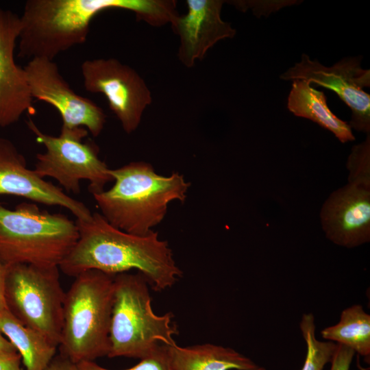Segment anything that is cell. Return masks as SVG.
<instances>
[{"label":"cell","mask_w":370,"mask_h":370,"mask_svg":"<svg viewBox=\"0 0 370 370\" xmlns=\"http://www.w3.org/2000/svg\"><path fill=\"white\" fill-rule=\"evenodd\" d=\"M287 108L295 116L309 119L331 132L341 143L355 140L349 124L330 109L325 93L304 80L293 81Z\"/></svg>","instance_id":"17"},{"label":"cell","mask_w":370,"mask_h":370,"mask_svg":"<svg viewBox=\"0 0 370 370\" xmlns=\"http://www.w3.org/2000/svg\"><path fill=\"white\" fill-rule=\"evenodd\" d=\"M33 99L44 101L59 112L63 127H84L96 137L102 132L106 116L88 98L77 94L51 60L34 58L23 67Z\"/></svg>","instance_id":"11"},{"label":"cell","mask_w":370,"mask_h":370,"mask_svg":"<svg viewBox=\"0 0 370 370\" xmlns=\"http://www.w3.org/2000/svg\"><path fill=\"white\" fill-rule=\"evenodd\" d=\"M322 229L333 243L354 248L370 241V173H349L320 212Z\"/></svg>","instance_id":"12"},{"label":"cell","mask_w":370,"mask_h":370,"mask_svg":"<svg viewBox=\"0 0 370 370\" xmlns=\"http://www.w3.org/2000/svg\"><path fill=\"white\" fill-rule=\"evenodd\" d=\"M225 1L187 0V12L176 16L171 22L173 32L179 36L177 57L186 67L203 60L207 51L219 41L234 38L236 31L224 21L221 12Z\"/></svg>","instance_id":"14"},{"label":"cell","mask_w":370,"mask_h":370,"mask_svg":"<svg viewBox=\"0 0 370 370\" xmlns=\"http://www.w3.org/2000/svg\"><path fill=\"white\" fill-rule=\"evenodd\" d=\"M78 238L59 269L75 277L89 270L107 274L136 269L155 291L174 286L182 276L166 241L151 231L145 236L127 233L110 224L98 212L76 221Z\"/></svg>","instance_id":"1"},{"label":"cell","mask_w":370,"mask_h":370,"mask_svg":"<svg viewBox=\"0 0 370 370\" xmlns=\"http://www.w3.org/2000/svg\"><path fill=\"white\" fill-rule=\"evenodd\" d=\"M166 346L171 370H256L260 367L249 357L222 345Z\"/></svg>","instance_id":"16"},{"label":"cell","mask_w":370,"mask_h":370,"mask_svg":"<svg viewBox=\"0 0 370 370\" xmlns=\"http://www.w3.org/2000/svg\"><path fill=\"white\" fill-rule=\"evenodd\" d=\"M27 125L36 141L45 148L44 153L36 155L34 169L41 178L52 177L74 194L80 193L82 180L88 181V190L92 195L104 190L106 184L113 181L110 169L99 157L98 147L83 142L88 133L86 128L62 126L60 135L54 136L42 132L31 119Z\"/></svg>","instance_id":"8"},{"label":"cell","mask_w":370,"mask_h":370,"mask_svg":"<svg viewBox=\"0 0 370 370\" xmlns=\"http://www.w3.org/2000/svg\"><path fill=\"white\" fill-rule=\"evenodd\" d=\"M79 236L76 222L23 202L0 206V259L6 265L59 267Z\"/></svg>","instance_id":"6"},{"label":"cell","mask_w":370,"mask_h":370,"mask_svg":"<svg viewBox=\"0 0 370 370\" xmlns=\"http://www.w3.org/2000/svg\"><path fill=\"white\" fill-rule=\"evenodd\" d=\"M299 328L307 347L301 370H323L325 365L331 362L337 343L317 339L314 317L312 313L303 314Z\"/></svg>","instance_id":"20"},{"label":"cell","mask_w":370,"mask_h":370,"mask_svg":"<svg viewBox=\"0 0 370 370\" xmlns=\"http://www.w3.org/2000/svg\"><path fill=\"white\" fill-rule=\"evenodd\" d=\"M256 370H266V369L263 367H259Z\"/></svg>","instance_id":"28"},{"label":"cell","mask_w":370,"mask_h":370,"mask_svg":"<svg viewBox=\"0 0 370 370\" xmlns=\"http://www.w3.org/2000/svg\"><path fill=\"white\" fill-rule=\"evenodd\" d=\"M81 71L86 91L103 94L123 130L134 132L152 102L151 92L140 75L113 58L86 60Z\"/></svg>","instance_id":"9"},{"label":"cell","mask_w":370,"mask_h":370,"mask_svg":"<svg viewBox=\"0 0 370 370\" xmlns=\"http://www.w3.org/2000/svg\"><path fill=\"white\" fill-rule=\"evenodd\" d=\"M21 29L20 16L0 8V127L16 123L26 112H35L25 71L14 60Z\"/></svg>","instance_id":"15"},{"label":"cell","mask_w":370,"mask_h":370,"mask_svg":"<svg viewBox=\"0 0 370 370\" xmlns=\"http://www.w3.org/2000/svg\"><path fill=\"white\" fill-rule=\"evenodd\" d=\"M7 267L5 297L9 311L21 323L59 346L65 292L59 267L27 264Z\"/></svg>","instance_id":"7"},{"label":"cell","mask_w":370,"mask_h":370,"mask_svg":"<svg viewBox=\"0 0 370 370\" xmlns=\"http://www.w3.org/2000/svg\"><path fill=\"white\" fill-rule=\"evenodd\" d=\"M361 57L345 58L331 66L312 60L303 53L299 62L280 75L285 81L304 80L334 91L351 110V129L370 132V71L361 66Z\"/></svg>","instance_id":"10"},{"label":"cell","mask_w":370,"mask_h":370,"mask_svg":"<svg viewBox=\"0 0 370 370\" xmlns=\"http://www.w3.org/2000/svg\"><path fill=\"white\" fill-rule=\"evenodd\" d=\"M46 370H77L75 364L62 355L55 356Z\"/></svg>","instance_id":"25"},{"label":"cell","mask_w":370,"mask_h":370,"mask_svg":"<svg viewBox=\"0 0 370 370\" xmlns=\"http://www.w3.org/2000/svg\"><path fill=\"white\" fill-rule=\"evenodd\" d=\"M77 370H112L100 366L95 361H86L75 364ZM123 370H171L167 346L160 345L153 353L140 360V362Z\"/></svg>","instance_id":"21"},{"label":"cell","mask_w":370,"mask_h":370,"mask_svg":"<svg viewBox=\"0 0 370 370\" xmlns=\"http://www.w3.org/2000/svg\"><path fill=\"white\" fill-rule=\"evenodd\" d=\"M7 267L0 259V312L7 308L5 297V282Z\"/></svg>","instance_id":"26"},{"label":"cell","mask_w":370,"mask_h":370,"mask_svg":"<svg viewBox=\"0 0 370 370\" xmlns=\"http://www.w3.org/2000/svg\"><path fill=\"white\" fill-rule=\"evenodd\" d=\"M149 284L143 275H116L109 331L108 357L142 359L160 345H171L178 332L173 314L157 315L151 307Z\"/></svg>","instance_id":"5"},{"label":"cell","mask_w":370,"mask_h":370,"mask_svg":"<svg viewBox=\"0 0 370 370\" xmlns=\"http://www.w3.org/2000/svg\"><path fill=\"white\" fill-rule=\"evenodd\" d=\"M0 350L17 352L9 340L0 332Z\"/></svg>","instance_id":"27"},{"label":"cell","mask_w":370,"mask_h":370,"mask_svg":"<svg viewBox=\"0 0 370 370\" xmlns=\"http://www.w3.org/2000/svg\"><path fill=\"white\" fill-rule=\"evenodd\" d=\"M355 352L351 348L338 344L331 361L330 370H349Z\"/></svg>","instance_id":"23"},{"label":"cell","mask_w":370,"mask_h":370,"mask_svg":"<svg viewBox=\"0 0 370 370\" xmlns=\"http://www.w3.org/2000/svg\"><path fill=\"white\" fill-rule=\"evenodd\" d=\"M114 276L86 271L65 292L58 347L74 364L108 356Z\"/></svg>","instance_id":"4"},{"label":"cell","mask_w":370,"mask_h":370,"mask_svg":"<svg viewBox=\"0 0 370 370\" xmlns=\"http://www.w3.org/2000/svg\"><path fill=\"white\" fill-rule=\"evenodd\" d=\"M358 367H359L360 369V370H364V369L360 367V365H359L358 361Z\"/></svg>","instance_id":"29"},{"label":"cell","mask_w":370,"mask_h":370,"mask_svg":"<svg viewBox=\"0 0 370 370\" xmlns=\"http://www.w3.org/2000/svg\"><path fill=\"white\" fill-rule=\"evenodd\" d=\"M21 362V356L17 352L0 350V370H25Z\"/></svg>","instance_id":"24"},{"label":"cell","mask_w":370,"mask_h":370,"mask_svg":"<svg viewBox=\"0 0 370 370\" xmlns=\"http://www.w3.org/2000/svg\"><path fill=\"white\" fill-rule=\"evenodd\" d=\"M0 332L21 356L25 370H46L55 357L57 347L21 323L8 308L0 312Z\"/></svg>","instance_id":"18"},{"label":"cell","mask_w":370,"mask_h":370,"mask_svg":"<svg viewBox=\"0 0 370 370\" xmlns=\"http://www.w3.org/2000/svg\"><path fill=\"white\" fill-rule=\"evenodd\" d=\"M12 195L32 202L58 206L69 210L77 221H87L92 214L82 202L28 169L23 155L12 141L0 137V196Z\"/></svg>","instance_id":"13"},{"label":"cell","mask_w":370,"mask_h":370,"mask_svg":"<svg viewBox=\"0 0 370 370\" xmlns=\"http://www.w3.org/2000/svg\"><path fill=\"white\" fill-rule=\"evenodd\" d=\"M114 181L107 190L93 194L101 215L127 233L145 236L164 218L169 204L184 202L190 183L179 173H156L145 162H132L110 169Z\"/></svg>","instance_id":"3"},{"label":"cell","mask_w":370,"mask_h":370,"mask_svg":"<svg viewBox=\"0 0 370 370\" xmlns=\"http://www.w3.org/2000/svg\"><path fill=\"white\" fill-rule=\"evenodd\" d=\"M175 0H28L20 16L21 58L53 60L86 41L91 21L112 9L133 12L138 20L161 27L177 14Z\"/></svg>","instance_id":"2"},{"label":"cell","mask_w":370,"mask_h":370,"mask_svg":"<svg viewBox=\"0 0 370 370\" xmlns=\"http://www.w3.org/2000/svg\"><path fill=\"white\" fill-rule=\"evenodd\" d=\"M295 1H232L231 4L241 10L251 9L257 16L269 14L286 5H290Z\"/></svg>","instance_id":"22"},{"label":"cell","mask_w":370,"mask_h":370,"mask_svg":"<svg viewBox=\"0 0 370 370\" xmlns=\"http://www.w3.org/2000/svg\"><path fill=\"white\" fill-rule=\"evenodd\" d=\"M323 338L351 348L369 363L370 315L360 304L344 309L339 321L321 331Z\"/></svg>","instance_id":"19"}]
</instances>
